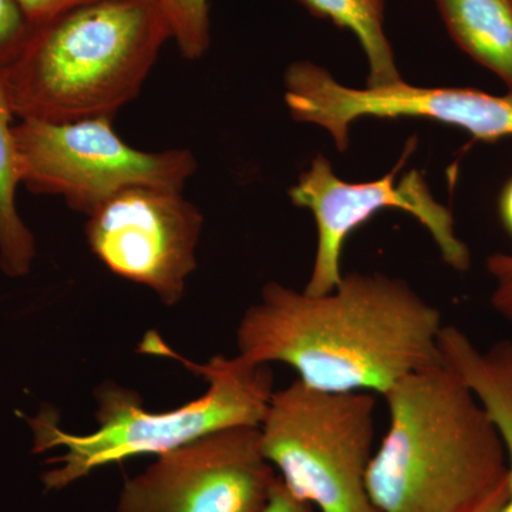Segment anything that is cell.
<instances>
[{"label": "cell", "instance_id": "obj_20", "mask_svg": "<svg viewBox=\"0 0 512 512\" xmlns=\"http://www.w3.org/2000/svg\"><path fill=\"white\" fill-rule=\"evenodd\" d=\"M508 493V476L507 480L504 481L497 490L493 491L488 497H485L483 501L474 505V507L468 508L464 512H500L501 505L505 501Z\"/></svg>", "mask_w": 512, "mask_h": 512}, {"label": "cell", "instance_id": "obj_17", "mask_svg": "<svg viewBox=\"0 0 512 512\" xmlns=\"http://www.w3.org/2000/svg\"><path fill=\"white\" fill-rule=\"evenodd\" d=\"M487 271L495 284L491 303L495 311L512 322V254L488 256Z\"/></svg>", "mask_w": 512, "mask_h": 512}, {"label": "cell", "instance_id": "obj_2", "mask_svg": "<svg viewBox=\"0 0 512 512\" xmlns=\"http://www.w3.org/2000/svg\"><path fill=\"white\" fill-rule=\"evenodd\" d=\"M382 397L389 427L367 473L380 512H464L507 480L497 424L444 359Z\"/></svg>", "mask_w": 512, "mask_h": 512}, {"label": "cell", "instance_id": "obj_8", "mask_svg": "<svg viewBox=\"0 0 512 512\" xmlns=\"http://www.w3.org/2000/svg\"><path fill=\"white\" fill-rule=\"evenodd\" d=\"M285 103L299 123L325 128L339 151L348 150L350 124L362 117L424 119L467 131L495 143L512 137V96L461 87H417L404 83L352 89L312 62L285 72Z\"/></svg>", "mask_w": 512, "mask_h": 512}, {"label": "cell", "instance_id": "obj_4", "mask_svg": "<svg viewBox=\"0 0 512 512\" xmlns=\"http://www.w3.org/2000/svg\"><path fill=\"white\" fill-rule=\"evenodd\" d=\"M138 352L183 363L204 377L207 392L178 409L153 413L144 409L134 390L103 383L96 390L99 427L89 434L63 430L55 410H43L29 420L35 436L33 451L64 448L62 456L47 461L53 466L42 477L47 491L63 490L97 468L128 458L161 456L215 431L261 426L275 393L269 366L254 365L238 353L214 356L204 365L191 362L168 348L156 332L144 336Z\"/></svg>", "mask_w": 512, "mask_h": 512}, {"label": "cell", "instance_id": "obj_11", "mask_svg": "<svg viewBox=\"0 0 512 512\" xmlns=\"http://www.w3.org/2000/svg\"><path fill=\"white\" fill-rule=\"evenodd\" d=\"M440 349L444 362L476 393L500 430L508 458V493L500 512H512V342L481 350L463 330L444 326Z\"/></svg>", "mask_w": 512, "mask_h": 512}, {"label": "cell", "instance_id": "obj_14", "mask_svg": "<svg viewBox=\"0 0 512 512\" xmlns=\"http://www.w3.org/2000/svg\"><path fill=\"white\" fill-rule=\"evenodd\" d=\"M318 18L328 19L339 28L348 29L362 45L369 62L367 87L400 82L399 69L386 32V0H298Z\"/></svg>", "mask_w": 512, "mask_h": 512}, {"label": "cell", "instance_id": "obj_6", "mask_svg": "<svg viewBox=\"0 0 512 512\" xmlns=\"http://www.w3.org/2000/svg\"><path fill=\"white\" fill-rule=\"evenodd\" d=\"M111 120H20L15 138L22 184L33 194L62 197L86 217L128 188L183 191L197 170L190 150H137L117 134Z\"/></svg>", "mask_w": 512, "mask_h": 512}, {"label": "cell", "instance_id": "obj_12", "mask_svg": "<svg viewBox=\"0 0 512 512\" xmlns=\"http://www.w3.org/2000/svg\"><path fill=\"white\" fill-rule=\"evenodd\" d=\"M456 45L512 96V0H433Z\"/></svg>", "mask_w": 512, "mask_h": 512}, {"label": "cell", "instance_id": "obj_1", "mask_svg": "<svg viewBox=\"0 0 512 512\" xmlns=\"http://www.w3.org/2000/svg\"><path fill=\"white\" fill-rule=\"evenodd\" d=\"M443 328L439 309L407 282L350 272L323 295L268 282L239 320L237 349L254 365L291 367L312 389L383 396L443 360Z\"/></svg>", "mask_w": 512, "mask_h": 512}, {"label": "cell", "instance_id": "obj_5", "mask_svg": "<svg viewBox=\"0 0 512 512\" xmlns=\"http://www.w3.org/2000/svg\"><path fill=\"white\" fill-rule=\"evenodd\" d=\"M376 394L329 393L298 379L275 390L262 453L282 483L316 512H380L367 490Z\"/></svg>", "mask_w": 512, "mask_h": 512}, {"label": "cell", "instance_id": "obj_19", "mask_svg": "<svg viewBox=\"0 0 512 512\" xmlns=\"http://www.w3.org/2000/svg\"><path fill=\"white\" fill-rule=\"evenodd\" d=\"M265 512H316V510L311 504L296 498L285 487L281 478H278Z\"/></svg>", "mask_w": 512, "mask_h": 512}, {"label": "cell", "instance_id": "obj_10", "mask_svg": "<svg viewBox=\"0 0 512 512\" xmlns=\"http://www.w3.org/2000/svg\"><path fill=\"white\" fill-rule=\"evenodd\" d=\"M87 218V244L113 274L151 289L164 305L184 298L204 217L183 191L128 188Z\"/></svg>", "mask_w": 512, "mask_h": 512}, {"label": "cell", "instance_id": "obj_18", "mask_svg": "<svg viewBox=\"0 0 512 512\" xmlns=\"http://www.w3.org/2000/svg\"><path fill=\"white\" fill-rule=\"evenodd\" d=\"M32 28L45 25L67 10L92 0H16Z\"/></svg>", "mask_w": 512, "mask_h": 512}, {"label": "cell", "instance_id": "obj_7", "mask_svg": "<svg viewBox=\"0 0 512 512\" xmlns=\"http://www.w3.org/2000/svg\"><path fill=\"white\" fill-rule=\"evenodd\" d=\"M416 137L407 144L399 164L372 183H346L333 171L332 164L319 154L309 170L299 175L289 190L296 207L308 208L315 218V259L305 291L323 295L336 288L342 279V255L352 232L383 210L406 211L423 225L436 242L441 258L458 272L471 265L470 249L458 238L451 211L431 194L420 171L413 170L397 180L400 168L416 148Z\"/></svg>", "mask_w": 512, "mask_h": 512}, {"label": "cell", "instance_id": "obj_13", "mask_svg": "<svg viewBox=\"0 0 512 512\" xmlns=\"http://www.w3.org/2000/svg\"><path fill=\"white\" fill-rule=\"evenodd\" d=\"M15 117L0 67V268L8 276L29 274L36 242L16 208L20 181Z\"/></svg>", "mask_w": 512, "mask_h": 512}, {"label": "cell", "instance_id": "obj_21", "mask_svg": "<svg viewBox=\"0 0 512 512\" xmlns=\"http://www.w3.org/2000/svg\"><path fill=\"white\" fill-rule=\"evenodd\" d=\"M500 217L504 228L512 237V178L505 184L500 197Z\"/></svg>", "mask_w": 512, "mask_h": 512}, {"label": "cell", "instance_id": "obj_16", "mask_svg": "<svg viewBox=\"0 0 512 512\" xmlns=\"http://www.w3.org/2000/svg\"><path fill=\"white\" fill-rule=\"evenodd\" d=\"M32 26L16 0H0V67L15 60L28 42Z\"/></svg>", "mask_w": 512, "mask_h": 512}, {"label": "cell", "instance_id": "obj_15", "mask_svg": "<svg viewBox=\"0 0 512 512\" xmlns=\"http://www.w3.org/2000/svg\"><path fill=\"white\" fill-rule=\"evenodd\" d=\"M181 55L200 59L210 46L208 0H160Z\"/></svg>", "mask_w": 512, "mask_h": 512}, {"label": "cell", "instance_id": "obj_9", "mask_svg": "<svg viewBox=\"0 0 512 512\" xmlns=\"http://www.w3.org/2000/svg\"><path fill=\"white\" fill-rule=\"evenodd\" d=\"M278 478L259 427H232L158 456L124 483L116 512H265Z\"/></svg>", "mask_w": 512, "mask_h": 512}, {"label": "cell", "instance_id": "obj_3", "mask_svg": "<svg viewBox=\"0 0 512 512\" xmlns=\"http://www.w3.org/2000/svg\"><path fill=\"white\" fill-rule=\"evenodd\" d=\"M173 39L160 0H92L32 28L3 79L19 120L111 117L136 99Z\"/></svg>", "mask_w": 512, "mask_h": 512}]
</instances>
